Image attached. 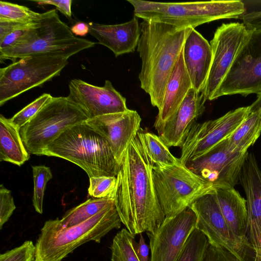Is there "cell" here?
Wrapping results in <instances>:
<instances>
[{
  "label": "cell",
  "instance_id": "6da1fadb",
  "mask_svg": "<svg viewBox=\"0 0 261 261\" xmlns=\"http://www.w3.org/2000/svg\"><path fill=\"white\" fill-rule=\"evenodd\" d=\"M140 128L119 165L112 194L121 223L132 234L153 233L166 217L159 202Z\"/></svg>",
  "mask_w": 261,
  "mask_h": 261
},
{
  "label": "cell",
  "instance_id": "7a4b0ae2",
  "mask_svg": "<svg viewBox=\"0 0 261 261\" xmlns=\"http://www.w3.org/2000/svg\"><path fill=\"white\" fill-rule=\"evenodd\" d=\"M140 27L137 49L142 61L140 87L149 95L152 106L159 110L168 80L193 28L152 19H143Z\"/></svg>",
  "mask_w": 261,
  "mask_h": 261
},
{
  "label": "cell",
  "instance_id": "3957f363",
  "mask_svg": "<svg viewBox=\"0 0 261 261\" xmlns=\"http://www.w3.org/2000/svg\"><path fill=\"white\" fill-rule=\"evenodd\" d=\"M121 223L115 203L71 227H63L58 218L48 220L41 229L35 244V261H62L85 243H100L110 231L120 228Z\"/></svg>",
  "mask_w": 261,
  "mask_h": 261
},
{
  "label": "cell",
  "instance_id": "277c9868",
  "mask_svg": "<svg viewBox=\"0 0 261 261\" xmlns=\"http://www.w3.org/2000/svg\"><path fill=\"white\" fill-rule=\"evenodd\" d=\"M43 155L72 162L89 178L116 176L119 167L107 141L86 121L64 130L45 147Z\"/></svg>",
  "mask_w": 261,
  "mask_h": 261
},
{
  "label": "cell",
  "instance_id": "5b68a950",
  "mask_svg": "<svg viewBox=\"0 0 261 261\" xmlns=\"http://www.w3.org/2000/svg\"><path fill=\"white\" fill-rule=\"evenodd\" d=\"M95 43L75 37L60 19L56 9L41 13L37 22L11 46L0 50L1 61L13 62L25 57L51 55L68 59L80 51L93 47Z\"/></svg>",
  "mask_w": 261,
  "mask_h": 261
},
{
  "label": "cell",
  "instance_id": "8992f818",
  "mask_svg": "<svg viewBox=\"0 0 261 261\" xmlns=\"http://www.w3.org/2000/svg\"><path fill=\"white\" fill-rule=\"evenodd\" d=\"M134 8V16L178 27L192 28L224 18H237L245 12L241 1H211L162 3L127 0Z\"/></svg>",
  "mask_w": 261,
  "mask_h": 261
},
{
  "label": "cell",
  "instance_id": "52a82bcc",
  "mask_svg": "<svg viewBox=\"0 0 261 261\" xmlns=\"http://www.w3.org/2000/svg\"><path fill=\"white\" fill-rule=\"evenodd\" d=\"M152 178L166 218L175 216L201 196L216 190L180 162L163 168L153 166Z\"/></svg>",
  "mask_w": 261,
  "mask_h": 261
},
{
  "label": "cell",
  "instance_id": "ba28073f",
  "mask_svg": "<svg viewBox=\"0 0 261 261\" xmlns=\"http://www.w3.org/2000/svg\"><path fill=\"white\" fill-rule=\"evenodd\" d=\"M88 119L67 97H53L29 122L20 128L19 133L28 152L42 155L45 147L64 130Z\"/></svg>",
  "mask_w": 261,
  "mask_h": 261
},
{
  "label": "cell",
  "instance_id": "9c48e42d",
  "mask_svg": "<svg viewBox=\"0 0 261 261\" xmlns=\"http://www.w3.org/2000/svg\"><path fill=\"white\" fill-rule=\"evenodd\" d=\"M68 64L63 57L40 55L21 58L1 68L0 106L59 75Z\"/></svg>",
  "mask_w": 261,
  "mask_h": 261
},
{
  "label": "cell",
  "instance_id": "30bf717a",
  "mask_svg": "<svg viewBox=\"0 0 261 261\" xmlns=\"http://www.w3.org/2000/svg\"><path fill=\"white\" fill-rule=\"evenodd\" d=\"M253 29L254 24L244 21L223 23L216 30L210 43L212 54L211 65L201 92L206 100L217 98L221 85Z\"/></svg>",
  "mask_w": 261,
  "mask_h": 261
},
{
  "label": "cell",
  "instance_id": "8fae6325",
  "mask_svg": "<svg viewBox=\"0 0 261 261\" xmlns=\"http://www.w3.org/2000/svg\"><path fill=\"white\" fill-rule=\"evenodd\" d=\"M195 228L207 238L210 244L225 248L241 261H254L255 252L248 239L236 236L226 222L214 193L204 195L191 204Z\"/></svg>",
  "mask_w": 261,
  "mask_h": 261
},
{
  "label": "cell",
  "instance_id": "7c38bea8",
  "mask_svg": "<svg viewBox=\"0 0 261 261\" xmlns=\"http://www.w3.org/2000/svg\"><path fill=\"white\" fill-rule=\"evenodd\" d=\"M261 93V24L252 33L232 64L217 94L223 95Z\"/></svg>",
  "mask_w": 261,
  "mask_h": 261
},
{
  "label": "cell",
  "instance_id": "4fadbf2b",
  "mask_svg": "<svg viewBox=\"0 0 261 261\" xmlns=\"http://www.w3.org/2000/svg\"><path fill=\"white\" fill-rule=\"evenodd\" d=\"M250 113V106L243 107L216 119L195 123L181 146L180 162L186 165L229 138Z\"/></svg>",
  "mask_w": 261,
  "mask_h": 261
},
{
  "label": "cell",
  "instance_id": "5bb4252c",
  "mask_svg": "<svg viewBox=\"0 0 261 261\" xmlns=\"http://www.w3.org/2000/svg\"><path fill=\"white\" fill-rule=\"evenodd\" d=\"M247 153L230 151L225 139L186 166L215 190L234 188L239 181Z\"/></svg>",
  "mask_w": 261,
  "mask_h": 261
},
{
  "label": "cell",
  "instance_id": "9a60e30c",
  "mask_svg": "<svg viewBox=\"0 0 261 261\" xmlns=\"http://www.w3.org/2000/svg\"><path fill=\"white\" fill-rule=\"evenodd\" d=\"M196 215L189 207L165 218L153 233L146 232L151 251L150 261H177L184 246L196 227Z\"/></svg>",
  "mask_w": 261,
  "mask_h": 261
},
{
  "label": "cell",
  "instance_id": "2e32d148",
  "mask_svg": "<svg viewBox=\"0 0 261 261\" xmlns=\"http://www.w3.org/2000/svg\"><path fill=\"white\" fill-rule=\"evenodd\" d=\"M67 99L78 107L88 119L127 111L126 99L106 80L103 86L91 85L79 79L69 84Z\"/></svg>",
  "mask_w": 261,
  "mask_h": 261
},
{
  "label": "cell",
  "instance_id": "e0dca14e",
  "mask_svg": "<svg viewBox=\"0 0 261 261\" xmlns=\"http://www.w3.org/2000/svg\"><path fill=\"white\" fill-rule=\"evenodd\" d=\"M86 122L107 141L120 165L128 146L140 128L141 118L136 111L106 114Z\"/></svg>",
  "mask_w": 261,
  "mask_h": 261
},
{
  "label": "cell",
  "instance_id": "ac0fdd59",
  "mask_svg": "<svg viewBox=\"0 0 261 261\" xmlns=\"http://www.w3.org/2000/svg\"><path fill=\"white\" fill-rule=\"evenodd\" d=\"M245 193L248 211L247 236L261 261V168L252 153L248 152L239 177Z\"/></svg>",
  "mask_w": 261,
  "mask_h": 261
},
{
  "label": "cell",
  "instance_id": "d6986e66",
  "mask_svg": "<svg viewBox=\"0 0 261 261\" xmlns=\"http://www.w3.org/2000/svg\"><path fill=\"white\" fill-rule=\"evenodd\" d=\"M205 101L202 93L191 88L172 116L155 128L168 147L182 146L191 128L203 113Z\"/></svg>",
  "mask_w": 261,
  "mask_h": 261
},
{
  "label": "cell",
  "instance_id": "ffe728a7",
  "mask_svg": "<svg viewBox=\"0 0 261 261\" xmlns=\"http://www.w3.org/2000/svg\"><path fill=\"white\" fill-rule=\"evenodd\" d=\"M89 33L98 43L106 46L115 57L134 52L140 36V27L135 16L129 21L116 24L88 23Z\"/></svg>",
  "mask_w": 261,
  "mask_h": 261
},
{
  "label": "cell",
  "instance_id": "44dd1931",
  "mask_svg": "<svg viewBox=\"0 0 261 261\" xmlns=\"http://www.w3.org/2000/svg\"><path fill=\"white\" fill-rule=\"evenodd\" d=\"M185 67L193 88L202 92L210 71L212 54L210 44L199 32L192 29L182 49Z\"/></svg>",
  "mask_w": 261,
  "mask_h": 261
},
{
  "label": "cell",
  "instance_id": "7402d4cb",
  "mask_svg": "<svg viewBox=\"0 0 261 261\" xmlns=\"http://www.w3.org/2000/svg\"><path fill=\"white\" fill-rule=\"evenodd\" d=\"M192 88L185 66L182 50L166 85L163 102L154 123V128L172 116Z\"/></svg>",
  "mask_w": 261,
  "mask_h": 261
},
{
  "label": "cell",
  "instance_id": "603a6c76",
  "mask_svg": "<svg viewBox=\"0 0 261 261\" xmlns=\"http://www.w3.org/2000/svg\"><path fill=\"white\" fill-rule=\"evenodd\" d=\"M214 195L221 212L232 232L239 237L248 239L246 200L234 188L217 189Z\"/></svg>",
  "mask_w": 261,
  "mask_h": 261
},
{
  "label": "cell",
  "instance_id": "cb8c5ba5",
  "mask_svg": "<svg viewBox=\"0 0 261 261\" xmlns=\"http://www.w3.org/2000/svg\"><path fill=\"white\" fill-rule=\"evenodd\" d=\"M19 133V128L11 121L0 115V161L18 166L30 159Z\"/></svg>",
  "mask_w": 261,
  "mask_h": 261
},
{
  "label": "cell",
  "instance_id": "d4e9b609",
  "mask_svg": "<svg viewBox=\"0 0 261 261\" xmlns=\"http://www.w3.org/2000/svg\"><path fill=\"white\" fill-rule=\"evenodd\" d=\"M261 133V107L251 112L243 122L226 139L231 152H246L257 140Z\"/></svg>",
  "mask_w": 261,
  "mask_h": 261
},
{
  "label": "cell",
  "instance_id": "484cf974",
  "mask_svg": "<svg viewBox=\"0 0 261 261\" xmlns=\"http://www.w3.org/2000/svg\"><path fill=\"white\" fill-rule=\"evenodd\" d=\"M114 203L111 197L92 198L68 211L60 219L61 224L69 227L79 224L94 216L104 208Z\"/></svg>",
  "mask_w": 261,
  "mask_h": 261
},
{
  "label": "cell",
  "instance_id": "4316f807",
  "mask_svg": "<svg viewBox=\"0 0 261 261\" xmlns=\"http://www.w3.org/2000/svg\"><path fill=\"white\" fill-rule=\"evenodd\" d=\"M142 135L147 154L154 166L163 168L180 162L171 153L159 136L143 130Z\"/></svg>",
  "mask_w": 261,
  "mask_h": 261
},
{
  "label": "cell",
  "instance_id": "83f0119b",
  "mask_svg": "<svg viewBox=\"0 0 261 261\" xmlns=\"http://www.w3.org/2000/svg\"><path fill=\"white\" fill-rule=\"evenodd\" d=\"M135 236L126 228L115 236L110 246L111 261H140L136 251Z\"/></svg>",
  "mask_w": 261,
  "mask_h": 261
},
{
  "label": "cell",
  "instance_id": "f1b7e54d",
  "mask_svg": "<svg viewBox=\"0 0 261 261\" xmlns=\"http://www.w3.org/2000/svg\"><path fill=\"white\" fill-rule=\"evenodd\" d=\"M40 15L41 13L35 12L25 6L0 2V20L30 24L36 22Z\"/></svg>",
  "mask_w": 261,
  "mask_h": 261
},
{
  "label": "cell",
  "instance_id": "f546056e",
  "mask_svg": "<svg viewBox=\"0 0 261 261\" xmlns=\"http://www.w3.org/2000/svg\"><path fill=\"white\" fill-rule=\"evenodd\" d=\"M208 245L206 237L195 228L187 240L177 261H202Z\"/></svg>",
  "mask_w": 261,
  "mask_h": 261
},
{
  "label": "cell",
  "instance_id": "4dcf8cb0",
  "mask_svg": "<svg viewBox=\"0 0 261 261\" xmlns=\"http://www.w3.org/2000/svg\"><path fill=\"white\" fill-rule=\"evenodd\" d=\"M34 191L33 205L36 212L43 213V202L47 182L53 178L49 167L45 165L32 166Z\"/></svg>",
  "mask_w": 261,
  "mask_h": 261
},
{
  "label": "cell",
  "instance_id": "1f68e13d",
  "mask_svg": "<svg viewBox=\"0 0 261 261\" xmlns=\"http://www.w3.org/2000/svg\"><path fill=\"white\" fill-rule=\"evenodd\" d=\"M52 97L49 94L43 93L15 114L10 118L11 121L20 129L29 122Z\"/></svg>",
  "mask_w": 261,
  "mask_h": 261
},
{
  "label": "cell",
  "instance_id": "d6a6232c",
  "mask_svg": "<svg viewBox=\"0 0 261 261\" xmlns=\"http://www.w3.org/2000/svg\"><path fill=\"white\" fill-rule=\"evenodd\" d=\"M116 183V176H99L90 177L88 188L89 195L96 198L111 197Z\"/></svg>",
  "mask_w": 261,
  "mask_h": 261
},
{
  "label": "cell",
  "instance_id": "836d02e7",
  "mask_svg": "<svg viewBox=\"0 0 261 261\" xmlns=\"http://www.w3.org/2000/svg\"><path fill=\"white\" fill-rule=\"evenodd\" d=\"M36 246L31 241L0 254V261H35Z\"/></svg>",
  "mask_w": 261,
  "mask_h": 261
},
{
  "label": "cell",
  "instance_id": "e575fe53",
  "mask_svg": "<svg viewBox=\"0 0 261 261\" xmlns=\"http://www.w3.org/2000/svg\"><path fill=\"white\" fill-rule=\"evenodd\" d=\"M16 208L10 190L3 184L0 186V229L6 223Z\"/></svg>",
  "mask_w": 261,
  "mask_h": 261
},
{
  "label": "cell",
  "instance_id": "d590c367",
  "mask_svg": "<svg viewBox=\"0 0 261 261\" xmlns=\"http://www.w3.org/2000/svg\"><path fill=\"white\" fill-rule=\"evenodd\" d=\"M202 261H241L227 249L209 244Z\"/></svg>",
  "mask_w": 261,
  "mask_h": 261
},
{
  "label": "cell",
  "instance_id": "8d00e7d4",
  "mask_svg": "<svg viewBox=\"0 0 261 261\" xmlns=\"http://www.w3.org/2000/svg\"><path fill=\"white\" fill-rule=\"evenodd\" d=\"M36 22L16 29L0 39V50L8 47L14 44Z\"/></svg>",
  "mask_w": 261,
  "mask_h": 261
},
{
  "label": "cell",
  "instance_id": "74e56055",
  "mask_svg": "<svg viewBox=\"0 0 261 261\" xmlns=\"http://www.w3.org/2000/svg\"><path fill=\"white\" fill-rule=\"evenodd\" d=\"M39 5H54L61 13L69 18L71 17V0H40L32 1Z\"/></svg>",
  "mask_w": 261,
  "mask_h": 261
},
{
  "label": "cell",
  "instance_id": "f35d334b",
  "mask_svg": "<svg viewBox=\"0 0 261 261\" xmlns=\"http://www.w3.org/2000/svg\"><path fill=\"white\" fill-rule=\"evenodd\" d=\"M28 24H24L9 21L0 20V39L4 38L5 36L13 31Z\"/></svg>",
  "mask_w": 261,
  "mask_h": 261
},
{
  "label": "cell",
  "instance_id": "ab89813d",
  "mask_svg": "<svg viewBox=\"0 0 261 261\" xmlns=\"http://www.w3.org/2000/svg\"><path fill=\"white\" fill-rule=\"evenodd\" d=\"M140 234L139 243L136 244V251L140 261H148L149 248L142 233Z\"/></svg>",
  "mask_w": 261,
  "mask_h": 261
},
{
  "label": "cell",
  "instance_id": "60d3db41",
  "mask_svg": "<svg viewBox=\"0 0 261 261\" xmlns=\"http://www.w3.org/2000/svg\"><path fill=\"white\" fill-rule=\"evenodd\" d=\"M70 29L72 33L77 36H85L89 33V24L83 22L76 23Z\"/></svg>",
  "mask_w": 261,
  "mask_h": 261
},
{
  "label": "cell",
  "instance_id": "b9f144b4",
  "mask_svg": "<svg viewBox=\"0 0 261 261\" xmlns=\"http://www.w3.org/2000/svg\"><path fill=\"white\" fill-rule=\"evenodd\" d=\"M261 107V93L257 95L255 101L250 106V112L256 110Z\"/></svg>",
  "mask_w": 261,
  "mask_h": 261
}]
</instances>
